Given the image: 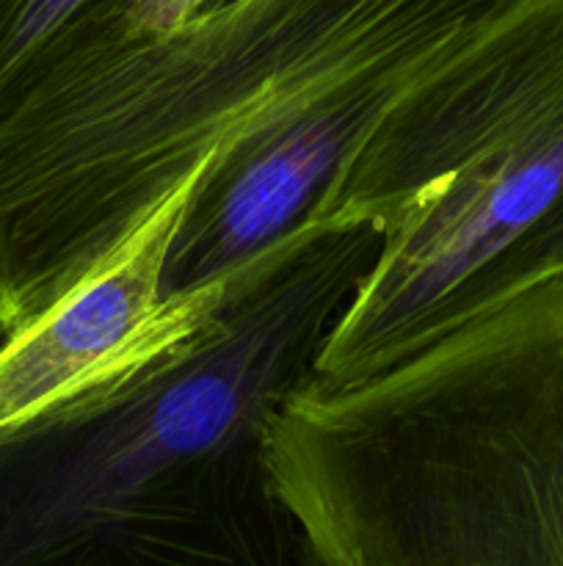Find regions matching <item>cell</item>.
I'll list each match as a JSON object with an SVG mask.
<instances>
[{
    "instance_id": "52a82bcc",
    "label": "cell",
    "mask_w": 563,
    "mask_h": 566,
    "mask_svg": "<svg viewBox=\"0 0 563 566\" xmlns=\"http://www.w3.org/2000/svg\"><path fill=\"white\" fill-rule=\"evenodd\" d=\"M132 0H0V116L72 50L127 28Z\"/></svg>"
},
{
    "instance_id": "6da1fadb",
    "label": "cell",
    "mask_w": 563,
    "mask_h": 566,
    "mask_svg": "<svg viewBox=\"0 0 563 566\" xmlns=\"http://www.w3.org/2000/svg\"><path fill=\"white\" fill-rule=\"evenodd\" d=\"M379 247L370 224L315 221L185 340L0 429V566H320L265 429Z\"/></svg>"
},
{
    "instance_id": "9c48e42d",
    "label": "cell",
    "mask_w": 563,
    "mask_h": 566,
    "mask_svg": "<svg viewBox=\"0 0 563 566\" xmlns=\"http://www.w3.org/2000/svg\"><path fill=\"white\" fill-rule=\"evenodd\" d=\"M3 343H6V337H3V332H0V346H3Z\"/></svg>"
},
{
    "instance_id": "5b68a950",
    "label": "cell",
    "mask_w": 563,
    "mask_h": 566,
    "mask_svg": "<svg viewBox=\"0 0 563 566\" xmlns=\"http://www.w3.org/2000/svg\"><path fill=\"white\" fill-rule=\"evenodd\" d=\"M445 55L348 77L213 155L166 252L160 304L235 280L315 224L392 99Z\"/></svg>"
},
{
    "instance_id": "3957f363",
    "label": "cell",
    "mask_w": 563,
    "mask_h": 566,
    "mask_svg": "<svg viewBox=\"0 0 563 566\" xmlns=\"http://www.w3.org/2000/svg\"><path fill=\"white\" fill-rule=\"evenodd\" d=\"M315 221L381 235L320 352V387L563 298V0H524L408 83Z\"/></svg>"
},
{
    "instance_id": "7a4b0ae2",
    "label": "cell",
    "mask_w": 563,
    "mask_h": 566,
    "mask_svg": "<svg viewBox=\"0 0 563 566\" xmlns=\"http://www.w3.org/2000/svg\"><path fill=\"white\" fill-rule=\"evenodd\" d=\"M524 0H213L110 33L0 116V332L75 287L202 160L379 66L461 48Z\"/></svg>"
},
{
    "instance_id": "8992f818",
    "label": "cell",
    "mask_w": 563,
    "mask_h": 566,
    "mask_svg": "<svg viewBox=\"0 0 563 566\" xmlns=\"http://www.w3.org/2000/svg\"><path fill=\"white\" fill-rule=\"evenodd\" d=\"M208 160L75 287L0 346V429L185 340L224 304L235 280L160 304L166 252Z\"/></svg>"
},
{
    "instance_id": "277c9868",
    "label": "cell",
    "mask_w": 563,
    "mask_h": 566,
    "mask_svg": "<svg viewBox=\"0 0 563 566\" xmlns=\"http://www.w3.org/2000/svg\"><path fill=\"white\" fill-rule=\"evenodd\" d=\"M265 459L320 566H563V298L359 385L312 381Z\"/></svg>"
},
{
    "instance_id": "ba28073f",
    "label": "cell",
    "mask_w": 563,
    "mask_h": 566,
    "mask_svg": "<svg viewBox=\"0 0 563 566\" xmlns=\"http://www.w3.org/2000/svg\"><path fill=\"white\" fill-rule=\"evenodd\" d=\"M213 0H132L130 20H127V33L136 36H152V33H166L180 28L199 11L208 9Z\"/></svg>"
}]
</instances>
